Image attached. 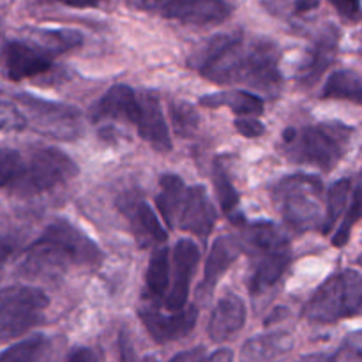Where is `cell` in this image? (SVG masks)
<instances>
[{"mask_svg":"<svg viewBox=\"0 0 362 362\" xmlns=\"http://www.w3.org/2000/svg\"><path fill=\"white\" fill-rule=\"evenodd\" d=\"M189 67L214 83H244L272 98L283 85L278 46L267 39L244 45L240 30L223 32L198 46Z\"/></svg>","mask_w":362,"mask_h":362,"instance_id":"obj_1","label":"cell"},{"mask_svg":"<svg viewBox=\"0 0 362 362\" xmlns=\"http://www.w3.org/2000/svg\"><path fill=\"white\" fill-rule=\"evenodd\" d=\"M98 244L69 221H53L25 250L21 272L27 276H53L71 265H98L101 260Z\"/></svg>","mask_w":362,"mask_h":362,"instance_id":"obj_2","label":"cell"},{"mask_svg":"<svg viewBox=\"0 0 362 362\" xmlns=\"http://www.w3.org/2000/svg\"><path fill=\"white\" fill-rule=\"evenodd\" d=\"M352 136L354 127L341 122H322L304 129L290 127L283 138L290 159L329 172L345 158L352 144Z\"/></svg>","mask_w":362,"mask_h":362,"instance_id":"obj_3","label":"cell"},{"mask_svg":"<svg viewBox=\"0 0 362 362\" xmlns=\"http://www.w3.org/2000/svg\"><path fill=\"white\" fill-rule=\"evenodd\" d=\"M362 308V278L356 269L331 276L313 293L304 308V317L315 324H334L357 317Z\"/></svg>","mask_w":362,"mask_h":362,"instance_id":"obj_4","label":"cell"},{"mask_svg":"<svg viewBox=\"0 0 362 362\" xmlns=\"http://www.w3.org/2000/svg\"><path fill=\"white\" fill-rule=\"evenodd\" d=\"M322 180L317 175L286 177L274 187V202L283 219L297 232H306L320 221Z\"/></svg>","mask_w":362,"mask_h":362,"instance_id":"obj_5","label":"cell"},{"mask_svg":"<svg viewBox=\"0 0 362 362\" xmlns=\"http://www.w3.org/2000/svg\"><path fill=\"white\" fill-rule=\"evenodd\" d=\"M49 299L35 286L13 285L0 290V343L13 341L45 320Z\"/></svg>","mask_w":362,"mask_h":362,"instance_id":"obj_6","label":"cell"},{"mask_svg":"<svg viewBox=\"0 0 362 362\" xmlns=\"http://www.w3.org/2000/svg\"><path fill=\"white\" fill-rule=\"evenodd\" d=\"M78 166L59 148H42L25 163L20 177L13 184V191L20 197L41 194L55 189L60 184L76 177Z\"/></svg>","mask_w":362,"mask_h":362,"instance_id":"obj_7","label":"cell"},{"mask_svg":"<svg viewBox=\"0 0 362 362\" xmlns=\"http://www.w3.org/2000/svg\"><path fill=\"white\" fill-rule=\"evenodd\" d=\"M21 113L32 129L57 140H74L81 133V115L73 106L46 101L30 94H18Z\"/></svg>","mask_w":362,"mask_h":362,"instance_id":"obj_8","label":"cell"},{"mask_svg":"<svg viewBox=\"0 0 362 362\" xmlns=\"http://www.w3.org/2000/svg\"><path fill=\"white\" fill-rule=\"evenodd\" d=\"M133 9L184 25H216L232 14L230 0H126Z\"/></svg>","mask_w":362,"mask_h":362,"instance_id":"obj_9","label":"cell"},{"mask_svg":"<svg viewBox=\"0 0 362 362\" xmlns=\"http://www.w3.org/2000/svg\"><path fill=\"white\" fill-rule=\"evenodd\" d=\"M200 264V247L191 239H180L173 250L172 286L165 296V306L168 311H180L187 306L191 278Z\"/></svg>","mask_w":362,"mask_h":362,"instance_id":"obj_10","label":"cell"},{"mask_svg":"<svg viewBox=\"0 0 362 362\" xmlns=\"http://www.w3.org/2000/svg\"><path fill=\"white\" fill-rule=\"evenodd\" d=\"M138 315L151 338L158 343H170L186 338L189 332H193L198 322V310L194 306L163 313L154 304H151L141 308Z\"/></svg>","mask_w":362,"mask_h":362,"instance_id":"obj_11","label":"cell"},{"mask_svg":"<svg viewBox=\"0 0 362 362\" xmlns=\"http://www.w3.org/2000/svg\"><path fill=\"white\" fill-rule=\"evenodd\" d=\"M4 66L9 80L21 81L48 73L53 60L52 55L39 46L23 41H11L4 48Z\"/></svg>","mask_w":362,"mask_h":362,"instance_id":"obj_12","label":"cell"},{"mask_svg":"<svg viewBox=\"0 0 362 362\" xmlns=\"http://www.w3.org/2000/svg\"><path fill=\"white\" fill-rule=\"evenodd\" d=\"M216 225V211L204 186L187 187L186 198L180 207L177 226L200 239H207ZM175 226V228H177Z\"/></svg>","mask_w":362,"mask_h":362,"instance_id":"obj_13","label":"cell"},{"mask_svg":"<svg viewBox=\"0 0 362 362\" xmlns=\"http://www.w3.org/2000/svg\"><path fill=\"white\" fill-rule=\"evenodd\" d=\"M138 115H140V95L127 85H115L92 106V119L95 122L127 120L134 126Z\"/></svg>","mask_w":362,"mask_h":362,"instance_id":"obj_14","label":"cell"},{"mask_svg":"<svg viewBox=\"0 0 362 362\" xmlns=\"http://www.w3.org/2000/svg\"><path fill=\"white\" fill-rule=\"evenodd\" d=\"M246 324V304L235 293H226L218 300L209 322V336L214 343H225L239 334Z\"/></svg>","mask_w":362,"mask_h":362,"instance_id":"obj_15","label":"cell"},{"mask_svg":"<svg viewBox=\"0 0 362 362\" xmlns=\"http://www.w3.org/2000/svg\"><path fill=\"white\" fill-rule=\"evenodd\" d=\"M134 126H136L138 134L156 151H172V138H170L168 126H166L161 105H159L156 95H140V115H138Z\"/></svg>","mask_w":362,"mask_h":362,"instance_id":"obj_16","label":"cell"},{"mask_svg":"<svg viewBox=\"0 0 362 362\" xmlns=\"http://www.w3.org/2000/svg\"><path fill=\"white\" fill-rule=\"evenodd\" d=\"M253 260L255 267L247 278V290L253 296H262L269 288H272L285 274L292 262V251L290 247H286V250L258 255V257H253Z\"/></svg>","mask_w":362,"mask_h":362,"instance_id":"obj_17","label":"cell"},{"mask_svg":"<svg viewBox=\"0 0 362 362\" xmlns=\"http://www.w3.org/2000/svg\"><path fill=\"white\" fill-rule=\"evenodd\" d=\"M293 350L288 332H267L247 339L240 349V362H281Z\"/></svg>","mask_w":362,"mask_h":362,"instance_id":"obj_18","label":"cell"},{"mask_svg":"<svg viewBox=\"0 0 362 362\" xmlns=\"http://www.w3.org/2000/svg\"><path fill=\"white\" fill-rule=\"evenodd\" d=\"M127 216L133 228L134 239L141 247L152 246V244H163L166 240V230L159 223L158 216L152 211L151 205L144 200L124 202L122 209Z\"/></svg>","mask_w":362,"mask_h":362,"instance_id":"obj_19","label":"cell"},{"mask_svg":"<svg viewBox=\"0 0 362 362\" xmlns=\"http://www.w3.org/2000/svg\"><path fill=\"white\" fill-rule=\"evenodd\" d=\"M336 48H338V30L334 27H327L320 32L313 48L310 49V55L299 67L297 78L300 83L313 85L332 64L336 57Z\"/></svg>","mask_w":362,"mask_h":362,"instance_id":"obj_20","label":"cell"},{"mask_svg":"<svg viewBox=\"0 0 362 362\" xmlns=\"http://www.w3.org/2000/svg\"><path fill=\"white\" fill-rule=\"evenodd\" d=\"M239 244L240 250L246 251L251 257H258V255L272 253V251L290 247V243L285 233L271 221H258L247 225L243 237L239 239Z\"/></svg>","mask_w":362,"mask_h":362,"instance_id":"obj_21","label":"cell"},{"mask_svg":"<svg viewBox=\"0 0 362 362\" xmlns=\"http://www.w3.org/2000/svg\"><path fill=\"white\" fill-rule=\"evenodd\" d=\"M240 253H243V250H240L239 239L232 235L218 237L214 244H212L211 251H209L202 290L207 288V292H211L216 286V283H218V279L228 271L230 265L239 258Z\"/></svg>","mask_w":362,"mask_h":362,"instance_id":"obj_22","label":"cell"},{"mask_svg":"<svg viewBox=\"0 0 362 362\" xmlns=\"http://www.w3.org/2000/svg\"><path fill=\"white\" fill-rule=\"evenodd\" d=\"M200 105L207 108L228 106L233 113L240 117H258L264 113V99L246 90L219 92V94L202 95Z\"/></svg>","mask_w":362,"mask_h":362,"instance_id":"obj_23","label":"cell"},{"mask_svg":"<svg viewBox=\"0 0 362 362\" xmlns=\"http://www.w3.org/2000/svg\"><path fill=\"white\" fill-rule=\"evenodd\" d=\"M186 193L187 186L179 175H165L161 179V191L156 198V205H158L159 214L170 228L177 226V219H179V212Z\"/></svg>","mask_w":362,"mask_h":362,"instance_id":"obj_24","label":"cell"},{"mask_svg":"<svg viewBox=\"0 0 362 362\" xmlns=\"http://www.w3.org/2000/svg\"><path fill=\"white\" fill-rule=\"evenodd\" d=\"M324 99H345L356 105L362 101V80L361 74L352 69H338L327 78L322 88Z\"/></svg>","mask_w":362,"mask_h":362,"instance_id":"obj_25","label":"cell"},{"mask_svg":"<svg viewBox=\"0 0 362 362\" xmlns=\"http://www.w3.org/2000/svg\"><path fill=\"white\" fill-rule=\"evenodd\" d=\"M35 42H37L39 48L45 49L49 55H59V53L80 48L81 42H83V35L78 30H71V28H37L35 30Z\"/></svg>","mask_w":362,"mask_h":362,"instance_id":"obj_26","label":"cell"},{"mask_svg":"<svg viewBox=\"0 0 362 362\" xmlns=\"http://www.w3.org/2000/svg\"><path fill=\"white\" fill-rule=\"evenodd\" d=\"M147 293L152 299H163L170 285V250L158 247L147 269Z\"/></svg>","mask_w":362,"mask_h":362,"instance_id":"obj_27","label":"cell"},{"mask_svg":"<svg viewBox=\"0 0 362 362\" xmlns=\"http://www.w3.org/2000/svg\"><path fill=\"white\" fill-rule=\"evenodd\" d=\"M350 180L349 179H339L338 182H334L329 189L327 194V211H325V219L324 226H322V232L329 233L334 226V223L338 221L339 216L343 214L346 207V202L350 197Z\"/></svg>","mask_w":362,"mask_h":362,"instance_id":"obj_28","label":"cell"},{"mask_svg":"<svg viewBox=\"0 0 362 362\" xmlns=\"http://www.w3.org/2000/svg\"><path fill=\"white\" fill-rule=\"evenodd\" d=\"M212 179H214V187L216 194H218L219 205H221L223 212L228 216H232L233 212H237V205H239V194H237L235 187H233L230 175L226 173L225 166L219 161L214 163V168H212Z\"/></svg>","mask_w":362,"mask_h":362,"instance_id":"obj_29","label":"cell"},{"mask_svg":"<svg viewBox=\"0 0 362 362\" xmlns=\"http://www.w3.org/2000/svg\"><path fill=\"white\" fill-rule=\"evenodd\" d=\"M46 349L45 336H32L0 354V362H39Z\"/></svg>","mask_w":362,"mask_h":362,"instance_id":"obj_30","label":"cell"},{"mask_svg":"<svg viewBox=\"0 0 362 362\" xmlns=\"http://www.w3.org/2000/svg\"><path fill=\"white\" fill-rule=\"evenodd\" d=\"M23 166L25 161L20 152L13 148H0V187L13 186Z\"/></svg>","mask_w":362,"mask_h":362,"instance_id":"obj_31","label":"cell"},{"mask_svg":"<svg viewBox=\"0 0 362 362\" xmlns=\"http://www.w3.org/2000/svg\"><path fill=\"white\" fill-rule=\"evenodd\" d=\"M172 120L175 131L180 136H191L198 127V113L194 108L187 103H173L172 110Z\"/></svg>","mask_w":362,"mask_h":362,"instance_id":"obj_32","label":"cell"},{"mask_svg":"<svg viewBox=\"0 0 362 362\" xmlns=\"http://www.w3.org/2000/svg\"><path fill=\"white\" fill-rule=\"evenodd\" d=\"M359 218H361V186H357L352 194V205H350L349 209V214H346L345 221L341 223L338 232H336L334 237H332V244H334V246L341 247L349 243L350 232H352L354 225L359 221Z\"/></svg>","mask_w":362,"mask_h":362,"instance_id":"obj_33","label":"cell"},{"mask_svg":"<svg viewBox=\"0 0 362 362\" xmlns=\"http://www.w3.org/2000/svg\"><path fill=\"white\" fill-rule=\"evenodd\" d=\"M27 126L21 110L14 108L9 103L0 101V131H20Z\"/></svg>","mask_w":362,"mask_h":362,"instance_id":"obj_34","label":"cell"},{"mask_svg":"<svg viewBox=\"0 0 362 362\" xmlns=\"http://www.w3.org/2000/svg\"><path fill=\"white\" fill-rule=\"evenodd\" d=\"M235 129L239 131V134L246 138H258L265 133V126L258 119H253V117H239L233 122Z\"/></svg>","mask_w":362,"mask_h":362,"instance_id":"obj_35","label":"cell"},{"mask_svg":"<svg viewBox=\"0 0 362 362\" xmlns=\"http://www.w3.org/2000/svg\"><path fill=\"white\" fill-rule=\"evenodd\" d=\"M341 18L357 21L361 16V0H329Z\"/></svg>","mask_w":362,"mask_h":362,"instance_id":"obj_36","label":"cell"},{"mask_svg":"<svg viewBox=\"0 0 362 362\" xmlns=\"http://www.w3.org/2000/svg\"><path fill=\"white\" fill-rule=\"evenodd\" d=\"M119 350H120V359L119 362H138L136 352H134L133 341H131L127 332H120L119 338Z\"/></svg>","mask_w":362,"mask_h":362,"instance_id":"obj_37","label":"cell"},{"mask_svg":"<svg viewBox=\"0 0 362 362\" xmlns=\"http://www.w3.org/2000/svg\"><path fill=\"white\" fill-rule=\"evenodd\" d=\"M18 240L13 235H4L0 237V271L4 269V265L7 264V260L11 258V255L16 251Z\"/></svg>","mask_w":362,"mask_h":362,"instance_id":"obj_38","label":"cell"},{"mask_svg":"<svg viewBox=\"0 0 362 362\" xmlns=\"http://www.w3.org/2000/svg\"><path fill=\"white\" fill-rule=\"evenodd\" d=\"M205 357L204 349H193V350H186V352L179 354V356L173 357L170 362H200Z\"/></svg>","mask_w":362,"mask_h":362,"instance_id":"obj_39","label":"cell"},{"mask_svg":"<svg viewBox=\"0 0 362 362\" xmlns=\"http://www.w3.org/2000/svg\"><path fill=\"white\" fill-rule=\"evenodd\" d=\"M318 6H320V0H292L293 13L297 14L311 13V11L317 9Z\"/></svg>","mask_w":362,"mask_h":362,"instance_id":"obj_40","label":"cell"},{"mask_svg":"<svg viewBox=\"0 0 362 362\" xmlns=\"http://www.w3.org/2000/svg\"><path fill=\"white\" fill-rule=\"evenodd\" d=\"M67 362H98V359L90 349H76L71 354Z\"/></svg>","mask_w":362,"mask_h":362,"instance_id":"obj_41","label":"cell"},{"mask_svg":"<svg viewBox=\"0 0 362 362\" xmlns=\"http://www.w3.org/2000/svg\"><path fill=\"white\" fill-rule=\"evenodd\" d=\"M200 362H233V354L228 349L216 350L214 354H211L209 357H204Z\"/></svg>","mask_w":362,"mask_h":362,"instance_id":"obj_42","label":"cell"},{"mask_svg":"<svg viewBox=\"0 0 362 362\" xmlns=\"http://www.w3.org/2000/svg\"><path fill=\"white\" fill-rule=\"evenodd\" d=\"M55 2L64 4L67 7H74V9H90V7L98 6L101 0H55Z\"/></svg>","mask_w":362,"mask_h":362,"instance_id":"obj_43","label":"cell"},{"mask_svg":"<svg viewBox=\"0 0 362 362\" xmlns=\"http://www.w3.org/2000/svg\"><path fill=\"white\" fill-rule=\"evenodd\" d=\"M349 343V357L345 362H361V345H359V334H356V341Z\"/></svg>","mask_w":362,"mask_h":362,"instance_id":"obj_44","label":"cell"},{"mask_svg":"<svg viewBox=\"0 0 362 362\" xmlns=\"http://www.w3.org/2000/svg\"><path fill=\"white\" fill-rule=\"evenodd\" d=\"M299 362H336L332 356H325V354H313V356L303 357Z\"/></svg>","mask_w":362,"mask_h":362,"instance_id":"obj_45","label":"cell"}]
</instances>
